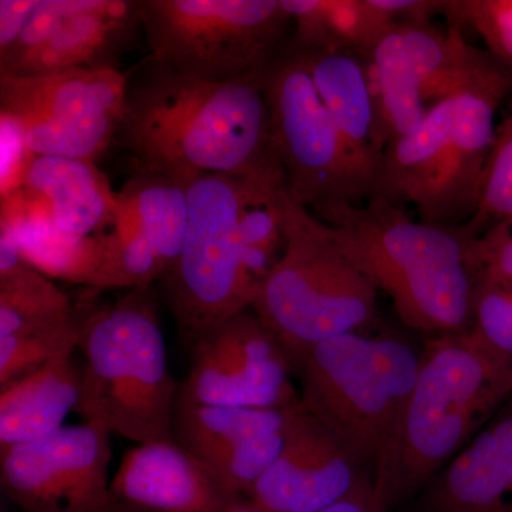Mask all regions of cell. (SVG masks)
<instances>
[{"label":"cell","mask_w":512,"mask_h":512,"mask_svg":"<svg viewBox=\"0 0 512 512\" xmlns=\"http://www.w3.org/2000/svg\"><path fill=\"white\" fill-rule=\"evenodd\" d=\"M113 146L131 157L134 173L284 175L272 150L262 73L202 82L150 55L127 74Z\"/></svg>","instance_id":"obj_1"},{"label":"cell","mask_w":512,"mask_h":512,"mask_svg":"<svg viewBox=\"0 0 512 512\" xmlns=\"http://www.w3.org/2000/svg\"><path fill=\"white\" fill-rule=\"evenodd\" d=\"M356 268L392 299L407 328L429 336L470 333L483 272L464 227L414 220L383 197L315 215Z\"/></svg>","instance_id":"obj_2"},{"label":"cell","mask_w":512,"mask_h":512,"mask_svg":"<svg viewBox=\"0 0 512 512\" xmlns=\"http://www.w3.org/2000/svg\"><path fill=\"white\" fill-rule=\"evenodd\" d=\"M512 397V365L471 333L430 336L399 426L373 483L387 511L423 490Z\"/></svg>","instance_id":"obj_3"},{"label":"cell","mask_w":512,"mask_h":512,"mask_svg":"<svg viewBox=\"0 0 512 512\" xmlns=\"http://www.w3.org/2000/svg\"><path fill=\"white\" fill-rule=\"evenodd\" d=\"M512 69L429 107L419 127L384 151L375 197L413 205L419 220L458 228L476 215Z\"/></svg>","instance_id":"obj_4"},{"label":"cell","mask_w":512,"mask_h":512,"mask_svg":"<svg viewBox=\"0 0 512 512\" xmlns=\"http://www.w3.org/2000/svg\"><path fill=\"white\" fill-rule=\"evenodd\" d=\"M79 349L83 382L76 413L84 421L137 444L173 440L180 384L168 367L151 286L89 308Z\"/></svg>","instance_id":"obj_5"},{"label":"cell","mask_w":512,"mask_h":512,"mask_svg":"<svg viewBox=\"0 0 512 512\" xmlns=\"http://www.w3.org/2000/svg\"><path fill=\"white\" fill-rule=\"evenodd\" d=\"M421 352L396 332H355L323 340L296 362L302 406L367 473L399 426Z\"/></svg>","instance_id":"obj_6"},{"label":"cell","mask_w":512,"mask_h":512,"mask_svg":"<svg viewBox=\"0 0 512 512\" xmlns=\"http://www.w3.org/2000/svg\"><path fill=\"white\" fill-rule=\"evenodd\" d=\"M285 248L256 293L251 309L291 360L346 333L372 332L376 286L340 247L335 232L284 194Z\"/></svg>","instance_id":"obj_7"},{"label":"cell","mask_w":512,"mask_h":512,"mask_svg":"<svg viewBox=\"0 0 512 512\" xmlns=\"http://www.w3.org/2000/svg\"><path fill=\"white\" fill-rule=\"evenodd\" d=\"M239 204L241 177L192 174L183 247L158 282L190 352L212 330L251 308L255 299L242 262Z\"/></svg>","instance_id":"obj_8"},{"label":"cell","mask_w":512,"mask_h":512,"mask_svg":"<svg viewBox=\"0 0 512 512\" xmlns=\"http://www.w3.org/2000/svg\"><path fill=\"white\" fill-rule=\"evenodd\" d=\"M150 55L202 82L248 79L291 37L281 0H140Z\"/></svg>","instance_id":"obj_9"},{"label":"cell","mask_w":512,"mask_h":512,"mask_svg":"<svg viewBox=\"0 0 512 512\" xmlns=\"http://www.w3.org/2000/svg\"><path fill=\"white\" fill-rule=\"evenodd\" d=\"M272 150L293 201L319 215L373 197L289 39L262 72Z\"/></svg>","instance_id":"obj_10"},{"label":"cell","mask_w":512,"mask_h":512,"mask_svg":"<svg viewBox=\"0 0 512 512\" xmlns=\"http://www.w3.org/2000/svg\"><path fill=\"white\" fill-rule=\"evenodd\" d=\"M195 173H134L117 194V212L97 235L103 258L92 288H147L177 261Z\"/></svg>","instance_id":"obj_11"},{"label":"cell","mask_w":512,"mask_h":512,"mask_svg":"<svg viewBox=\"0 0 512 512\" xmlns=\"http://www.w3.org/2000/svg\"><path fill=\"white\" fill-rule=\"evenodd\" d=\"M178 399L215 406L285 410L301 402L293 366L251 308L232 316L191 350Z\"/></svg>","instance_id":"obj_12"},{"label":"cell","mask_w":512,"mask_h":512,"mask_svg":"<svg viewBox=\"0 0 512 512\" xmlns=\"http://www.w3.org/2000/svg\"><path fill=\"white\" fill-rule=\"evenodd\" d=\"M110 458V431L83 421L0 448V484L25 512H100L111 501Z\"/></svg>","instance_id":"obj_13"},{"label":"cell","mask_w":512,"mask_h":512,"mask_svg":"<svg viewBox=\"0 0 512 512\" xmlns=\"http://www.w3.org/2000/svg\"><path fill=\"white\" fill-rule=\"evenodd\" d=\"M365 473L299 402L286 409L281 454L247 498L259 512H319L342 500Z\"/></svg>","instance_id":"obj_14"},{"label":"cell","mask_w":512,"mask_h":512,"mask_svg":"<svg viewBox=\"0 0 512 512\" xmlns=\"http://www.w3.org/2000/svg\"><path fill=\"white\" fill-rule=\"evenodd\" d=\"M110 493L147 512H224L242 498L174 440L130 448L111 480Z\"/></svg>","instance_id":"obj_15"},{"label":"cell","mask_w":512,"mask_h":512,"mask_svg":"<svg viewBox=\"0 0 512 512\" xmlns=\"http://www.w3.org/2000/svg\"><path fill=\"white\" fill-rule=\"evenodd\" d=\"M421 512H512V397L424 485Z\"/></svg>","instance_id":"obj_16"},{"label":"cell","mask_w":512,"mask_h":512,"mask_svg":"<svg viewBox=\"0 0 512 512\" xmlns=\"http://www.w3.org/2000/svg\"><path fill=\"white\" fill-rule=\"evenodd\" d=\"M127 74L70 69L39 76H0V116L20 121L76 123L123 117Z\"/></svg>","instance_id":"obj_17"},{"label":"cell","mask_w":512,"mask_h":512,"mask_svg":"<svg viewBox=\"0 0 512 512\" xmlns=\"http://www.w3.org/2000/svg\"><path fill=\"white\" fill-rule=\"evenodd\" d=\"M18 188L45 211L57 231L87 239L106 231L117 212V194L93 161L26 157Z\"/></svg>","instance_id":"obj_18"},{"label":"cell","mask_w":512,"mask_h":512,"mask_svg":"<svg viewBox=\"0 0 512 512\" xmlns=\"http://www.w3.org/2000/svg\"><path fill=\"white\" fill-rule=\"evenodd\" d=\"M140 33V0H79L45 49L15 76L117 69V60L134 46Z\"/></svg>","instance_id":"obj_19"},{"label":"cell","mask_w":512,"mask_h":512,"mask_svg":"<svg viewBox=\"0 0 512 512\" xmlns=\"http://www.w3.org/2000/svg\"><path fill=\"white\" fill-rule=\"evenodd\" d=\"M293 47L305 60L320 99L348 148L350 160L375 197L383 157L376 146L375 113L362 59L352 53Z\"/></svg>","instance_id":"obj_20"},{"label":"cell","mask_w":512,"mask_h":512,"mask_svg":"<svg viewBox=\"0 0 512 512\" xmlns=\"http://www.w3.org/2000/svg\"><path fill=\"white\" fill-rule=\"evenodd\" d=\"M82 382L83 362L74 350L0 389V448L32 443L62 429L76 412Z\"/></svg>","instance_id":"obj_21"},{"label":"cell","mask_w":512,"mask_h":512,"mask_svg":"<svg viewBox=\"0 0 512 512\" xmlns=\"http://www.w3.org/2000/svg\"><path fill=\"white\" fill-rule=\"evenodd\" d=\"M397 29L402 30L407 55L429 107L511 70L488 50L471 46L456 26L448 25L444 32L433 23Z\"/></svg>","instance_id":"obj_22"},{"label":"cell","mask_w":512,"mask_h":512,"mask_svg":"<svg viewBox=\"0 0 512 512\" xmlns=\"http://www.w3.org/2000/svg\"><path fill=\"white\" fill-rule=\"evenodd\" d=\"M359 57L375 113L376 146L383 157L387 148L420 126L429 106L407 55L402 30H390Z\"/></svg>","instance_id":"obj_23"},{"label":"cell","mask_w":512,"mask_h":512,"mask_svg":"<svg viewBox=\"0 0 512 512\" xmlns=\"http://www.w3.org/2000/svg\"><path fill=\"white\" fill-rule=\"evenodd\" d=\"M77 305L20 251L9 228L0 235V338L57 325Z\"/></svg>","instance_id":"obj_24"},{"label":"cell","mask_w":512,"mask_h":512,"mask_svg":"<svg viewBox=\"0 0 512 512\" xmlns=\"http://www.w3.org/2000/svg\"><path fill=\"white\" fill-rule=\"evenodd\" d=\"M303 50L362 56L393 30L373 0H281Z\"/></svg>","instance_id":"obj_25"},{"label":"cell","mask_w":512,"mask_h":512,"mask_svg":"<svg viewBox=\"0 0 512 512\" xmlns=\"http://www.w3.org/2000/svg\"><path fill=\"white\" fill-rule=\"evenodd\" d=\"M285 177L241 178L238 238L245 274L255 296L285 248Z\"/></svg>","instance_id":"obj_26"},{"label":"cell","mask_w":512,"mask_h":512,"mask_svg":"<svg viewBox=\"0 0 512 512\" xmlns=\"http://www.w3.org/2000/svg\"><path fill=\"white\" fill-rule=\"evenodd\" d=\"M285 410L215 406L178 399L173 417V440L207 461L227 448L264 434L284 430Z\"/></svg>","instance_id":"obj_27"},{"label":"cell","mask_w":512,"mask_h":512,"mask_svg":"<svg viewBox=\"0 0 512 512\" xmlns=\"http://www.w3.org/2000/svg\"><path fill=\"white\" fill-rule=\"evenodd\" d=\"M89 306H77L70 318L50 328L0 338V389L42 370L57 357L79 349Z\"/></svg>","instance_id":"obj_28"},{"label":"cell","mask_w":512,"mask_h":512,"mask_svg":"<svg viewBox=\"0 0 512 512\" xmlns=\"http://www.w3.org/2000/svg\"><path fill=\"white\" fill-rule=\"evenodd\" d=\"M282 447L284 430L241 441L208 458L205 463L232 494L248 497L252 488L275 463Z\"/></svg>","instance_id":"obj_29"},{"label":"cell","mask_w":512,"mask_h":512,"mask_svg":"<svg viewBox=\"0 0 512 512\" xmlns=\"http://www.w3.org/2000/svg\"><path fill=\"white\" fill-rule=\"evenodd\" d=\"M512 222V111L498 126L476 215L463 225L474 237L497 222Z\"/></svg>","instance_id":"obj_30"},{"label":"cell","mask_w":512,"mask_h":512,"mask_svg":"<svg viewBox=\"0 0 512 512\" xmlns=\"http://www.w3.org/2000/svg\"><path fill=\"white\" fill-rule=\"evenodd\" d=\"M448 25L471 29L488 52L512 69V0H446Z\"/></svg>","instance_id":"obj_31"},{"label":"cell","mask_w":512,"mask_h":512,"mask_svg":"<svg viewBox=\"0 0 512 512\" xmlns=\"http://www.w3.org/2000/svg\"><path fill=\"white\" fill-rule=\"evenodd\" d=\"M470 333L498 359L512 365V289L481 282Z\"/></svg>","instance_id":"obj_32"},{"label":"cell","mask_w":512,"mask_h":512,"mask_svg":"<svg viewBox=\"0 0 512 512\" xmlns=\"http://www.w3.org/2000/svg\"><path fill=\"white\" fill-rule=\"evenodd\" d=\"M79 0H39L28 25L8 56L0 59V76H15L42 52Z\"/></svg>","instance_id":"obj_33"},{"label":"cell","mask_w":512,"mask_h":512,"mask_svg":"<svg viewBox=\"0 0 512 512\" xmlns=\"http://www.w3.org/2000/svg\"><path fill=\"white\" fill-rule=\"evenodd\" d=\"M483 281L512 289V222L490 225L476 238Z\"/></svg>","instance_id":"obj_34"},{"label":"cell","mask_w":512,"mask_h":512,"mask_svg":"<svg viewBox=\"0 0 512 512\" xmlns=\"http://www.w3.org/2000/svg\"><path fill=\"white\" fill-rule=\"evenodd\" d=\"M390 28L427 25L436 16L443 15L446 0H373Z\"/></svg>","instance_id":"obj_35"},{"label":"cell","mask_w":512,"mask_h":512,"mask_svg":"<svg viewBox=\"0 0 512 512\" xmlns=\"http://www.w3.org/2000/svg\"><path fill=\"white\" fill-rule=\"evenodd\" d=\"M39 0H0V59L9 55Z\"/></svg>","instance_id":"obj_36"},{"label":"cell","mask_w":512,"mask_h":512,"mask_svg":"<svg viewBox=\"0 0 512 512\" xmlns=\"http://www.w3.org/2000/svg\"><path fill=\"white\" fill-rule=\"evenodd\" d=\"M319 512H389L376 493L375 483L370 473L363 474L355 487L338 503L329 505Z\"/></svg>","instance_id":"obj_37"},{"label":"cell","mask_w":512,"mask_h":512,"mask_svg":"<svg viewBox=\"0 0 512 512\" xmlns=\"http://www.w3.org/2000/svg\"><path fill=\"white\" fill-rule=\"evenodd\" d=\"M100 512H147L144 510H140V508L133 507V505H128L126 503H121V501L116 500V498L111 497L110 504L107 505L104 510Z\"/></svg>","instance_id":"obj_38"},{"label":"cell","mask_w":512,"mask_h":512,"mask_svg":"<svg viewBox=\"0 0 512 512\" xmlns=\"http://www.w3.org/2000/svg\"><path fill=\"white\" fill-rule=\"evenodd\" d=\"M224 512H259L254 507V504L248 500L247 497L239 498L234 504L229 505Z\"/></svg>","instance_id":"obj_39"}]
</instances>
